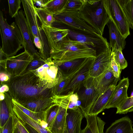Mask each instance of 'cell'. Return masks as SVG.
<instances>
[{
    "mask_svg": "<svg viewBox=\"0 0 133 133\" xmlns=\"http://www.w3.org/2000/svg\"><path fill=\"white\" fill-rule=\"evenodd\" d=\"M110 67L115 76L117 78H120L122 70L115 61L113 54L112 52Z\"/></svg>",
    "mask_w": 133,
    "mask_h": 133,
    "instance_id": "obj_39",
    "label": "cell"
},
{
    "mask_svg": "<svg viewBox=\"0 0 133 133\" xmlns=\"http://www.w3.org/2000/svg\"><path fill=\"white\" fill-rule=\"evenodd\" d=\"M21 104L31 111L39 112H45L54 104L51 98L35 100Z\"/></svg>",
    "mask_w": 133,
    "mask_h": 133,
    "instance_id": "obj_26",
    "label": "cell"
},
{
    "mask_svg": "<svg viewBox=\"0 0 133 133\" xmlns=\"http://www.w3.org/2000/svg\"><path fill=\"white\" fill-rule=\"evenodd\" d=\"M63 133H68L67 131L66 126L64 130V131Z\"/></svg>",
    "mask_w": 133,
    "mask_h": 133,
    "instance_id": "obj_49",
    "label": "cell"
},
{
    "mask_svg": "<svg viewBox=\"0 0 133 133\" xmlns=\"http://www.w3.org/2000/svg\"><path fill=\"white\" fill-rule=\"evenodd\" d=\"M32 41L36 47L38 49L40 54L42 50V46L39 38L35 36L34 38Z\"/></svg>",
    "mask_w": 133,
    "mask_h": 133,
    "instance_id": "obj_41",
    "label": "cell"
},
{
    "mask_svg": "<svg viewBox=\"0 0 133 133\" xmlns=\"http://www.w3.org/2000/svg\"><path fill=\"white\" fill-rule=\"evenodd\" d=\"M116 114H125L133 111V96L128 97L127 99L116 108Z\"/></svg>",
    "mask_w": 133,
    "mask_h": 133,
    "instance_id": "obj_34",
    "label": "cell"
},
{
    "mask_svg": "<svg viewBox=\"0 0 133 133\" xmlns=\"http://www.w3.org/2000/svg\"><path fill=\"white\" fill-rule=\"evenodd\" d=\"M24 14L22 10L19 11L15 17V22L21 34L25 51L32 56L34 54L39 53L35 49L32 41L29 26Z\"/></svg>",
    "mask_w": 133,
    "mask_h": 133,
    "instance_id": "obj_14",
    "label": "cell"
},
{
    "mask_svg": "<svg viewBox=\"0 0 133 133\" xmlns=\"http://www.w3.org/2000/svg\"><path fill=\"white\" fill-rule=\"evenodd\" d=\"M87 58L79 59L64 62L53 61L57 66L63 76H65L69 75L80 67Z\"/></svg>",
    "mask_w": 133,
    "mask_h": 133,
    "instance_id": "obj_24",
    "label": "cell"
},
{
    "mask_svg": "<svg viewBox=\"0 0 133 133\" xmlns=\"http://www.w3.org/2000/svg\"><path fill=\"white\" fill-rule=\"evenodd\" d=\"M133 125L131 119L126 116L113 122L104 133H132Z\"/></svg>",
    "mask_w": 133,
    "mask_h": 133,
    "instance_id": "obj_21",
    "label": "cell"
},
{
    "mask_svg": "<svg viewBox=\"0 0 133 133\" xmlns=\"http://www.w3.org/2000/svg\"><path fill=\"white\" fill-rule=\"evenodd\" d=\"M120 78L115 76L110 67L103 73L94 78V83L95 88L100 95L111 86H116Z\"/></svg>",
    "mask_w": 133,
    "mask_h": 133,
    "instance_id": "obj_18",
    "label": "cell"
},
{
    "mask_svg": "<svg viewBox=\"0 0 133 133\" xmlns=\"http://www.w3.org/2000/svg\"><path fill=\"white\" fill-rule=\"evenodd\" d=\"M94 58H88L81 66L68 75L69 80L61 95L72 91L77 92L90 77V70Z\"/></svg>",
    "mask_w": 133,
    "mask_h": 133,
    "instance_id": "obj_9",
    "label": "cell"
},
{
    "mask_svg": "<svg viewBox=\"0 0 133 133\" xmlns=\"http://www.w3.org/2000/svg\"><path fill=\"white\" fill-rule=\"evenodd\" d=\"M69 30V39L79 42L94 49L96 51L97 55L111 48L107 39L99 34L95 32H79Z\"/></svg>",
    "mask_w": 133,
    "mask_h": 133,
    "instance_id": "obj_7",
    "label": "cell"
},
{
    "mask_svg": "<svg viewBox=\"0 0 133 133\" xmlns=\"http://www.w3.org/2000/svg\"><path fill=\"white\" fill-rule=\"evenodd\" d=\"M4 94V99L0 101V127L3 126L10 116L15 114L12 98L8 92Z\"/></svg>",
    "mask_w": 133,
    "mask_h": 133,
    "instance_id": "obj_23",
    "label": "cell"
},
{
    "mask_svg": "<svg viewBox=\"0 0 133 133\" xmlns=\"http://www.w3.org/2000/svg\"><path fill=\"white\" fill-rule=\"evenodd\" d=\"M14 115L11 116L4 125L0 127V133H13L15 124Z\"/></svg>",
    "mask_w": 133,
    "mask_h": 133,
    "instance_id": "obj_37",
    "label": "cell"
},
{
    "mask_svg": "<svg viewBox=\"0 0 133 133\" xmlns=\"http://www.w3.org/2000/svg\"><path fill=\"white\" fill-rule=\"evenodd\" d=\"M41 26L46 36L51 55L68 37L69 30L52 26H48L43 24Z\"/></svg>",
    "mask_w": 133,
    "mask_h": 133,
    "instance_id": "obj_13",
    "label": "cell"
},
{
    "mask_svg": "<svg viewBox=\"0 0 133 133\" xmlns=\"http://www.w3.org/2000/svg\"><path fill=\"white\" fill-rule=\"evenodd\" d=\"M68 0H49L44 8L54 15L59 14L64 10Z\"/></svg>",
    "mask_w": 133,
    "mask_h": 133,
    "instance_id": "obj_30",
    "label": "cell"
},
{
    "mask_svg": "<svg viewBox=\"0 0 133 133\" xmlns=\"http://www.w3.org/2000/svg\"><path fill=\"white\" fill-rule=\"evenodd\" d=\"M102 1L110 19L123 37L126 39L130 35V27L117 0Z\"/></svg>",
    "mask_w": 133,
    "mask_h": 133,
    "instance_id": "obj_8",
    "label": "cell"
},
{
    "mask_svg": "<svg viewBox=\"0 0 133 133\" xmlns=\"http://www.w3.org/2000/svg\"><path fill=\"white\" fill-rule=\"evenodd\" d=\"M0 88V93H4L8 92L9 90V88L7 84L5 83H1Z\"/></svg>",
    "mask_w": 133,
    "mask_h": 133,
    "instance_id": "obj_44",
    "label": "cell"
},
{
    "mask_svg": "<svg viewBox=\"0 0 133 133\" xmlns=\"http://www.w3.org/2000/svg\"><path fill=\"white\" fill-rule=\"evenodd\" d=\"M5 98V95L4 93H0V101L4 100Z\"/></svg>",
    "mask_w": 133,
    "mask_h": 133,
    "instance_id": "obj_48",
    "label": "cell"
},
{
    "mask_svg": "<svg viewBox=\"0 0 133 133\" xmlns=\"http://www.w3.org/2000/svg\"><path fill=\"white\" fill-rule=\"evenodd\" d=\"M35 9L37 16L42 24L48 26H51L52 24L55 22L56 20L54 15L45 9L37 7L35 6Z\"/></svg>",
    "mask_w": 133,
    "mask_h": 133,
    "instance_id": "obj_31",
    "label": "cell"
},
{
    "mask_svg": "<svg viewBox=\"0 0 133 133\" xmlns=\"http://www.w3.org/2000/svg\"><path fill=\"white\" fill-rule=\"evenodd\" d=\"M32 0L34 4H36L39 6L40 8H43L45 7L46 4L49 1V0Z\"/></svg>",
    "mask_w": 133,
    "mask_h": 133,
    "instance_id": "obj_43",
    "label": "cell"
},
{
    "mask_svg": "<svg viewBox=\"0 0 133 133\" xmlns=\"http://www.w3.org/2000/svg\"><path fill=\"white\" fill-rule=\"evenodd\" d=\"M130 27L133 29V0H117Z\"/></svg>",
    "mask_w": 133,
    "mask_h": 133,
    "instance_id": "obj_29",
    "label": "cell"
},
{
    "mask_svg": "<svg viewBox=\"0 0 133 133\" xmlns=\"http://www.w3.org/2000/svg\"><path fill=\"white\" fill-rule=\"evenodd\" d=\"M132 133H133V132H132Z\"/></svg>",
    "mask_w": 133,
    "mask_h": 133,
    "instance_id": "obj_50",
    "label": "cell"
},
{
    "mask_svg": "<svg viewBox=\"0 0 133 133\" xmlns=\"http://www.w3.org/2000/svg\"><path fill=\"white\" fill-rule=\"evenodd\" d=\"M16 125L21 133H29L24 125L23 122L16 116L14 115Z\"/></svg>",
    "mask_w": 133,
    "mask_h": 133,
    "instance_id": "obj_40",
    "label": "cell"
},
{
    "mask_svg": "<svg viewBox=\"0 0 133 133\" xmlns=\"http://www.w3.org/2000/svg\"><path fill=\"white\" fill-rule=\"evenodd\" d=\"M129 84L128 77L124 78L119 81L116 86L113 95L105 109L116 108L127 99L128 97L127 90Z\"/></svg>",
    "mask_w": 133,
    "mask_h": 133,
    "instance_id": "obj_16",
    "label": "cell"
},
{
    "mask_svg": "<svg viewBox=\"0 0 133 133\" xmlns=\"http://www.w3.org/2000/svg\"><path fill=\"white\" fill-rule=\"evenodd\" d=\"M13 133H21L19 130L16 125V124L14 127Z\"/></svg>",
    "mask_w": 133,
    "mask_h": 133,
    "instance_id": "obj_47",
    "label": "cell"
},
{
    "mask_svg": "<svg viewBox=\"0 0 133 133\" xmlns=\"http://www.w3.org/2000/svg\"><path fill=\"white\" fill-rule=\"evenodd\" d=\"M24 12L30 32L32 41L36 36L40 40L42 49L40 54L46 60L50 57V52L48 40L41 25H39L36 13L35 6L32 0H22Z\"/></svg>",
    "mask_w": 133,
    "mask_h": 133,
    "instance_id": "obj_5",
    "label": "cell"
},
{
    "mask_svg": "<svg viewBox=\"0 0 133 133\" xmlns=\"http://www.w3.org/2000/svg\"><path fill=\"white\" fill-rule=\"evenodd\" d=\"M23 123L24 127L29 133H39L29 124L26 123H23Z\"/></svg>",
    "mask_w": 133,
    "mask_h": 133,
    "instance_id": "obj_45",
    "label": "cell"
},
{
    "mask_svg": "<svg viewBox=\"0 0 133 133\" xmlns=\"http://www.w3.org/2000/svg\"><path fill=\"white\" fill-rule=\"evenodd\" d=\"M32 57V60L29 64L25 70L21 75L35 70L42 66L46 63L45 61L41 57L39 53L34 54Z\"/></svg>",
    "mask_w": 133,
    "mask_h": 133,
    "instance_id": "obj_33",
    "label": "cell"
},
{
    "mask_svg": "<svg viewBox=\"0 0 133 133\" xmlns=\"http://www.w3.org/2000/svg\"><path fill=\"white\" fill-rule=\"evenodd\" d=\"M96 51L79 42L73 40L68 37L58 49L51 54L54 61L64 62L85 58H95Z\"/></svg>",
    "mask_w": 133,
    "mask_h": 133,
    "instance_id": "obj_3",
    "label": "cell"
},
{
    "mask_svg": "<svg viewBox=\"0 0 133 133\" xmlns=\"http://www.w3.org/2000/svg\"><path fill=\"white\" fill-rule=\"evenodd\" d=\"M11 76L7 73L5 72L1 71L0 73V79L1 83H5L8 81Z\"/></svg>",
    "mask_w": 133,
    "mask_h": 133,
    "instance_id": "obj_42",
    "label": "cell"
},
{
    "mask_svg": "<svg viewBox=\"0 0 133 133\" xmlns=\"http://www.w3.org/2000/svg\"><path fill=\"white\" fill-rule=\"evenodd\" d=\"M85 117L79 107L74 109H67L66 126L68 133H81L82 120Z\"/></svg>",
    "mask_w": 133,
    "mask_h": 133,
    "instance_id": "obj_17",
    "label": "cell"
},
{
    "mask_svg": "<svg viewBox=\"0 0 133 133\" xmlns=\"http://www.w3.org/2000/svg\"><path fill=\"white\" fill-rule=\"evenodd\" d=\"M67 109L60 106L57 115L50 131L52 133H63L66 126Z\"/></svg>",
    "mask_w": 133,
    "mask_h": 133,
    "instance_id": "obj_27",
    "label": "cell"
},
{
    "mask_svg": "<svg viewBox=\"0 0 133 133\" xmlns=\"http://www.w3.org/2000/svg\"><path fill=\"white\" fill-rule=\"evenodd\" d=\"M51 98L54 104L65 109H74L79 107L77 104L79 98L77 92L72 91L66 94L55 95Z\"/></svg>",
    "mask_w": 133,
    "mask_h": 133,
    "instance_id": "obj_19",
    "label": "cell"
},
{
    "mask_svg": "<svg viewBox=\"0 0 133 133\" xmlns=\"http://www.w3.org/2000/svg\"><path fill=\"white\" fill-rule=\"evenodd\" d=\"M55 22L61 25V28L74 32H97L96 31L79 16L78 12L64 10L60 13L54 15Z\"/></svg>",
    "mask_w": 133,
    "mask_h": 133,
    "instance_id": "obj_6",
    "label": "cell"
},
{
    "mask_svg": "<svg viewBox=\"0 0 133 133\" xmlns=\"http://www.w3.org/2000/svg\"><path fill=\"white\" fill-rule=\"evenodd\" d=\"M9 6V14L12 18L15 17L19 10L21 8V0H9L8 1Z\"/></svg>",
    "mask_w": 133,
    "mask_h": 133,
    "instance_id": "obj_36",
    "label": "cell"
},
{
    "mask_svg": "<svg viewBox=\"0 0 133 133\" xmlns=\"http://www.w3.org/2000/svg\"><path fill=\"white\" fill-rule=\"evenodd\" d=\"M111 51V48L98 54L94 58L90 70L91 77L98 76L110 67Z\"/></svg>",
    "mask_w": 133,
    "mask_h": 133,
    "instance_id": "obj_15",
    "label": "cell"
},
{
    "mask_svg": "<svg viewBox=\"0 0 133 133\" xmlns=\"http://www.w3.org/2000/svg\"><path fill=\"white\" fill-rule=\"evenodd\" d=\"M45 63L38 69L32 71L51 88L57 85L62 79L63 75L57 66L50 57Z\"/></svg>",
    "mask_w": 133,
    "mask_h": 133,
    "instance_id": "obj_10",
    "label": "cell"
},
{
    "mask_svg": "<svg viewBox=\"0 0 133 133\" xmlns=\"http://www.w3.org/2000/svg\"><path fill=\"white\" fill-rule=\"evenodd\" d=\"M81 133H92L88 125L87 124L85 127L82 130Z\"/></svg>",
    "mask_w": 133,
    "mask_h": 133,
    "instance_id": "obj_46",
    "label": "cell"
},
{
    "mask_svg": "<svg viewBox=\"0 0 133 133\" xmlns=\"http://www.w3.org/2000/svg\"><path fill=\"white\" fill-rule=\"evenodd\" d=\"M33 59L26 51L14 56L5 59L6 72L11 77L21 75Z\"/></svg>",
    "mask_w": 133,
    "mask_h": 133,
    "instance_id": "obj_12",
    "label": "cell"
},
{
    "mask_svg": "<svg viewBox=\"0 0 133 133\" xmlns=\"http://www.w3.org/2000/svg\"><path fill=\"white\" fill-rule=\"evenodd\" d=\"M60 106L54 104L45 112V119L47 128L50 130L57 115Z\"/></svg>",
    "mask_w": 133,
    "mask_h": 133,
    "instance_id": "obj_32",
    "label": "cell"
},
{
    "mask_svg": "<svg viewBox=\"0 0 133 133\" xmlns=\"http://www.w3.org/2000/svg\"><path fill=\"white\" fill-rule=\"evenodd\" d=\"M78 12L81 18L102 36L105 26L110 20L102 0H83Z\"/></svg>",
    "mask_w": 133,
    "mask_h": 133,
    "instance_id": "obj_2",
    "label": "cell"
},
{
    "mask_svg": "<svg viewBox=\"0 0 133 133\" xmlns=\"http://www.w3.org/2000/svg\"><path fill=\"white\" fill-rule=\"evenodd\" d=\"M11 98L20 104L53 96L52 88L33 72L11 77L6 83Z\"/></svg>",
    "mask_w": 133,
    "mask_h": 133,
    "instance_id": "obj_1",
    "label": "cell"
},
{
    "mask_svg": "<svg viewBox=\"0 0 133 133\" xmlns=\"http://www.w3.org/2000/svg\"><path fill=\"white\" fill-rule=\"evenodd\" d=\"M121 49H117L114 48L112 49L115 61L120 67L121 70L124 69L128 66L127 61L125 58Z\"/></svg>",
    "mask_w": 133,
    "mask_h": 133,
    "instance_id": "obj_35",
    "label": "cell"
},
{
    "mask_svg": "<svg viewBox=\"0 0 133 133\" xmlns=\"http://www.w3.org/2000/svg\"><path fill=\"white\" fill-rule=\"evenodd\" d=\"M83 0H68L64 10L79 11L81 8Z\"/></svg>",
    "mask_w": 133,
    "mask_h": 133,
    "instance_id": "obj_38",
    "label": "cell"
},
{
    "mask_svg": "<svg viewBox=\"0 0 133 133\" xmlns=\"http://www.w3.org/2000/svg\"><path fill=\"white\" fill-rule=\"evenodd\" d=\"M77 93L81 102L79 107L85 117L100 95L95 87L94 78L90 76Z\"/></svg>",
    "mask_w": 133,
    "mask_h": 133,
    "instance_id": "obj_11",
    "label": "cell"
},
{
    "mask_svg": "<svg viewBox=\"0 0 133 133\" xmlns=\"http://www.w3.org/2000/svg\"><path fill=\"white\" fill-rule=\"evenodd\" d=\"M0 31L2 45L0 49L6 58L14 56L23 47L20 31L15 22L9 24L0 11Z\"/></svg>",
    "mask_w": 133,
    "mask_h": 133,
    "instance_id": "obj_4",
    "label": "cell"
},
{
    "mask_svg": "<svg viewBox=\"0 0 133 133\" xmlns=\"http://www.w3.org/2000/svg\"><path fill=\"white\" fill-rule=\"evenodd\" d=\"M109 29L110 46L112 49H121L123 50L125 47V39L110 19L107 24Z\"/></svg>",
    "mask_w": 133,
    "mask_h": 133,
    "instance_id": "obj_22",
    "label": "cell"
},
{
    "mask_svg": "<svg viewBox=\"0 0 133 133\" xmlns=\"http://www.w3.org/2000/svg\"><path fill=\"white\" fill-rule=\"evenodd\" d=\"M13 104L15 115L22 122L29 124L39 133H52L48 128L43 127L26 115L14 104L13 103Z\"/></svg>",
    "mask_w": 133,
    "mask_h": 133,
    "instance_id": "obj_25",
    "label": "cell"
},
{
    "mask_svg": "<svg viewBox=\"0 0 133 133\" xmlns=\"http://www.w3.org/2000/svg\"><path fill=\"white\" fill-rule=\"evenodd\" d=\"M116 86H111L99 95L91 108L88 115H97L105 109L113 95Z\"/></svg>",
    "mask_w": 133,
    "mask_h": 133,
    "instance_id": "obj_20",
    "label": "cell"
},
{
    "mask_svg": "<svg viewBox=\"0 0 133 133\" xmlns=\"http://www.w3.org/2000/svg\"><path fill=\"white\" fill-rule=\"evenodd\" d=\"M12 101L13 103L18 107L26 115L43 127L47 128V124L45 119V112H34L24 107L21 104L12 98Z\"/></svg>",
    "mask_w": 133,
    "mask_h": 133,
    "instance_id": "obj_28",
    "label": "cell"
}]
</instances>
